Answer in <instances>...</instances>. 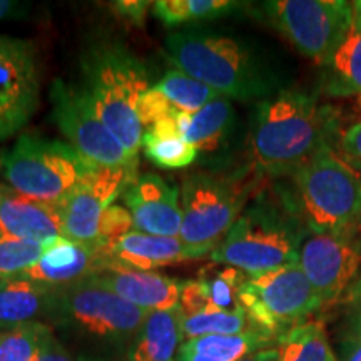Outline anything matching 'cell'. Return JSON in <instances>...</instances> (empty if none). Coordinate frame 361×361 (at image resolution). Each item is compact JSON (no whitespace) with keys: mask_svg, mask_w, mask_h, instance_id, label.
<instances>
[{"mask_svg":"<svg viewBox=\"0 0 361 361\" xmlns=\"http://www.w3.org/2000/svg\"><path fill=\"white\" fill-rule=\"evenodd\" d=\"M335 109L305 90L281 89L256 107L250 130L251 169L293 176L319 149L333 146Z\"/></svg>","mask_w":361,"mask_h":361,"instance_id":"obj_1","label":"cell"},{"mask_svg":"<svg viewBox=\"0 0 361 361\" xmlns=\"http://www.w3.org/2000/svg\"><path fill=\"white\" fill-rule=\"evenodd\" d=\"M146 316L90 276L56 291L49 323L80 361H124Z\"/></svg>","mask_w":361,"mask_h":361,"instance_id":"obj_2","label":"cell"},{"mask_svg":"<svg viewBox=\"0 0 361 361\" xmlns=\"http://www.w3.org/2000/svg\"><path fill=\"white\" fill-rule=\"evenodd\" d=\"M164 51L176 69L228 99L264 101L281 90L264 57L234 35L191 27L169 34Z\"/></svg>","mask_w":361,"mask_h":361,"instance_id":"obj_3","label":"cell"},{"mask_svg":"<svg viewBox=\"0 0 361 361\" xmlns=\"http://www.w3.org/2000/svg\"><path fill=\"white\" fill-rule=\"evenodd\" d=\"M306 231L296 204L279 194L264 192L245 207L211 258L256 276L298 263Z\"/></svg>","mask_w":361,"mask_h":361,"instance_id":"obj_4","label":"cell"},{"mask_svg":"<svg viewBox=\"0 0 361 361\" xmlns=\"http://www.w3.org/2000/svg\"><path fill=\"white\" fill-rule=\"evenodd\" d=\"M84 90L97 116L130 156L137 159L142 146V124L137 107L149 89L146 67L119 42L90 45L80 61Z\"/></svg>","mask_w":361,"mask_h":361,"instance_id":"obj_5","label":"cell"},{"mask_svg":"<svg viewBox=\"0 0 361 361\" xmlns=\"http://www.w3.org/2000/svg\"><path fill=\"white\" fill-rule=\"evenodd\" d=\"M296 209L313 234L361 236V173L333 146L319 149L293 174Z\"/></svg>","mask_w":361,"mask_h":361,"instance_id":"obj_6","label":"cell"},{"mask_svg":"<svg viewBox=\"0 0 361 361\" xmlns=\"http://www.w3.org/2000/svg\"><path fill=\"white\" fill-rule=\"evenodd\" d=\"M251 171H197L184 179L180 188L183 224L179 238L201 256L218 247L245 211L256 184Z\"/></svg>","mask_w":361,"mask_h":361,"instance_id":"obj_7","label":"cell"},{"mask_svg":"<svg viewBox=\"0 0 361 361\" xmlns=\"http://www.w3.org/2000/svg\"><path fill=\"white\" fill-rule=\"evenodd\" d=\"M71 144L22 134L0 156V178L12 191L44 202H59L92 173Z\"/></svg>","mask_w":361,"mask_h":361,"instance_id":"obj_8","label":"cell"},{"mask_svg":"<svg viewBox=\"0 0 361 361\" xmlns=\"http://www.w3.org/2000/svg\"><path fill=\"white\" fill-rule=\"evenodd\" d=\"M239 301L255 326L276 340L323 308L298 263L247 276L239 290Z\"/></svg>","mask_w":361,"mask_h":361,"instance_id":"obj_9","label":"cell"},{"mask_svg":"<svg viewBox=\"0 0 361 361\" xmlns=\"http://www.w3.org/2000/svg\"><path fill=\"white\" fill-rule=\"evenodd\" d=\"M261 12L301 56L324 67L348 34L353 7L345 0H269Z\"/></svg>","mask_w":361,"mask_h":361,"instance_id":"obj_10","label":"cell"},{"mask_svg":"<svg viewBox=\"0 0 361 361\" xmlns=\"http://www.w3.org/2000/svg\"><path fill=\"white\" fill-rule=\"evenodd\" d=\"M49 96L57 128L89 164L94 168L126 169L134 176L137 159L102 123L84 89L56 79Z\"/></svg>","mask_w":361,"mask_h":361,"instance_id":"obj_11","label":"cell"},{"mask_svg":"<svg viewBox=\"0 0 361 361\" xmlns=\"http://www.w3.org/2000/svg\"><path fill=\"white\" fill-rule=\"evenodd\" d=\"M40 102V64L32 40L0 34V141L32 119Z\"/></svg>","mask_w":361,"mask_h":361,"instance_id":"obj_12","label":"cell"},{"mask_svg":"<svg viewBox=\"0 0 361 361\" xmlns=\"http://www.w3.org/2000/svg\"><path fill=\"white\" fill-rule=\"evenodd\" d=\"M298 264L323 308L335 305L361 273V236L313 234L305 239Z\"/></svg>","mask_w":361,"mask_h":361,"instance_id":"obj_13","label":"cell"},{"mask_svg":"<svg viewBox=\"0 0 361 361\" xmlns=\"http://www.w3.org/2000/svg\"><path fill=\"white\" fill-rule=\"evenodd\" d=\"M134 180L126 169L97 168L67 196L56 202L62 221V238L78 243L101 241L102 216L112 201Z\"/></svg>","mask_w":361,"mask_h":361,"instance_id":"obj_14","label":"cell"},{"mask_svg":"<svg viewBox=\"0 0 361 361\" xmlns=\"http://www.w3.org/2000/svg\"><path fill=\"white\" fill-rule=\"evenodd\" d=\"M107 241L78 243L57 238L45 245L42 256L22 276L42 283L45 286L61 288L84 281L111 268Z\"/></svg>","mask_w":361,"mask_h":361,"instance_id":"obj_15","label":"cell"},{"mask_svg":"<svg viewBox=\"0 0 361 361\" xmlns=\"http://www.w3.org/2000/svg\"><path fill=\"white\" fill-rule=\"evenodd\" d=\"M123 194L135 231L152 236L179 238L183 211L178 189L166 183L161 176L152 173L139 176Z\"/></svg>","mask_w":361,"mask_h":361,"instance_id":"obj_16","label":"cell"},{"mask_svg":"<svg viewBox=\"0 0 361 361\" xmlns=\"http://www.w3.org/2000/svg\"><path fill=\"white\" fill-rule=\"evenodd\" d=\"M106 246L111 268L152 271L161 266L201 258V252L189 247L180 238L152 236L139 231H130L121 238L111 239Z\"/></svg>","mask_w":361,"mask_h":361,"instance_id":"obj_17","label":"cell"},{"mask_svg":"<svg viewBox=\"0 0 361 361\" xmlns=\"http://www.w3.org/2000/svg\"><path fill=\"white\" fill-rule=\"evenodd\" d=\"M92 278L107 290L123 298L124 301L146 313L173 310L179 306L183 281L154 273V271L109 268Z\"/></svg>","mask_w":361,"mask_h":361,"instance_id":"obj_18","label":"cell"},{"mask_svg":"<svg viewBox=\"0 0 361 361\" xmlns=\"http://www.w3.org/2000/svg\"><path fill=\"white\" fill-rule=\"evenodd\" d=\"M0 233L49 245L62 238L57 204L30 200L0 184Z\"/></svg>","mask_w":361,"mask_h":361,"instance_id":"obj_19","label":"cell"},{"mask_svg":"<svg viewBox=\"0 0 361 361\" xmlns=\"http://www.w3.org/2000/svg\"><path fill=\"white\" fill-rule=\"evenodd\" d=\"M246 278L247 274L233 266H206L200 273V278L180 284V313L192 314L204 310L234 311L243 308L239 290Z\"/></svg>","mask_w":361,"mask_h":361,"instance_id":"obj_20","label":"cell"},{"mask_svg":"<svg viewBox=\"0 0 361 361\" xmlns=\"http://www.w3.org/2000/svg\"><path fill=\"white\" fill-rule=\"evenodd\" d=\"M351 7L348 34L324 66L323 90L328 97L355 101L361 107V0Z\"/></svg>","mask_w":361,"mask_h":361,"instance_id":"obj_21","label":"cell"},{"mask_svg":"<svg viewBox=\"0 0 361 361\" xmlns=\"http://www.w3.org/2000/svg\"><path fill=\"white\" fill-rule=\"evenodd\" d=\"M56 288L25 276L0 279V329L51 318Z\"/></svg>","mask_w":361,"mask_h":361,"instance_id":"obj_22","label":"cell"},{"mask_svg":"<svg viewBox=\"0 0 361 361\" xmlns=\"http://www.w3.org/2000/svg\"><path fill=\"white\" fill-rule=\"evenodd\" d=\"M184 343L180 308L151 311L128 353L129 361H176Z\"/></svg>","mask_w":361,"mask_h":361,"instance_id":"obj_23","label":"cell"},{"mask_svg":"<svg viewBox=\"0 0 361 361\" xmlns=\"http://www.w3.org/2000/svg\"><path fill=\"white\" fill-rule=\"evenodd\" d=\"M180 135L197 149V152H216L223 147L234 126V107L228 97L221 96L202 107L201 111L188 114L178 112L174 117Z\"/></svg>","mask_w":361,"mask_h":361,"instance_id":"obj_24","label":"cell"},{"mask_svg":"<svg viewBox=\"0 0 361 361\" xmlns=\"http://www.w3.org/2000/svg\"><path fill=\"white\" fill-rule=\"evenodd\" d=\"M278 340L256 328L238 335H207L180 345L176 361H239L256 351L271 348Z\"/></svg>","mask_w":361,"mask_h":361,"instance_id":"obj_25","label":"cell"},{"mask_svg":"<svg viewBox=\"0 0 361 361\" xmlns=\"http://www.w3.org/2000/svg\"><path fill=\"white\" fill-rule=\"evenodd\" d=\"M278 361H338L323 322L310 319L276 341Z\"/></svg>","mask_w":361,"mask_h":361,"instance_id":"obj_26","label":"cell"},{"mask_svg":"<svg viewBox=\"0 0 361 361\" xmlns=\"http://www.w3.org/2000/svg\"><path fill=\"white\" fill-rule=\"evenodd\" d=\"M239 7L241 4L233 0H157L152 4V13L166 27H178L219 19Z\"/></svg>","mask_w":361,"mask_h":361,"instance_id":"obj_27","label":"cell"},{"mask_svg":"<svg viewBox=\"0 0 361 361\" xmlns=\"http://www.w3.org/2000/svg\"><path fill=\"white\" fill-rule=\"evenodd\" d=\"M180 323L186 340L207 335H238L256 329L245 308L234 311L204 310L192 314L180 313Z\"/></svg>","mask_w":361,"mask_h":361,"instance_id":"obj_28","label":"cell"},{"mask_svg":"<svg viewBox=\"0 0 361 361\" xmlns=\"http://www.w3.org/2000/svg\"><path fill=\"white\" fill-rule=\"evenodd\" d=\"M154 87L168 97V101L173 104L176 109L188 112V114L201 111L202 107L213 102L214 99L221 97V94L216 92V90L207 87L200 80L189 78L188 74L178 69L166 72L164 78Z\"/></svg>","mask_w":361,"mask_h":361,"instance_id":"obj_29","label":"cell"},{"mask_svg":"<svg viewBox=\"0 0 361 361\" xmlns=\"http://www.w3.org/2000/svg\"><path fill=\"white\" fill-rule=\"evenodd\" d=\"M142 147L147 159L162 169L188 168L200 156L197 149L183 135H154L146 133L142 137Z\"/></svg>","mask_w":361,"mask_h":361,"instance_id":"obj_30","label":"cell"},{"mask_svg":"<svg viewBox=\"0 0 361 361\" xmlns=\"http://www.w3.org/2000/svg\"><path fill=\"white\" fill-rule=\"evenodd\" d=\"M49 329L40 322L0 329V361H34Z\"/></svg>","mask_w":361,"mask_h":361,"instance_id":"obj_31","label":"cell"},{"mask_svg":"<svg viewBox=\"0 0 361 361\" xmlns=\"http://www.w3.org/2000/svg\"><path fill=\"white\" fill-rule=\"evenodd\" d=\"M44 245L0 233V279L16 278L37 263Z\"/></svg>","mask_w":361,"mask_h":361,"instance_id":"obj_32","label":"cell"},{"mask_svg":"<svg viewBox=\"0 0 361 361\" xmlns=\"http://www.w3.org/2000/svg\"><path fill=\"white\" fill-rule=\"evenodd\" d=\"M178 111L168 101V97L157 90L154 85L149 87L144 96L139 101V107H137V114H139V121H141L142 128H149L151 129L152 126L161 123L164 119H173L178 114Z\"/></svg>","mask_w":361,"mask_h":361,"instance_id":"obj_33","label":"cell"},{"mask_svg":"<svg viewBox=\"0 0 361 361\" xmlns=\"http://www.w3.org/2000/svg\"><path fill=\"white\" fill-rule=\"evenodd\" d=\"M133 228L134 221L129 211L124 209L123 206L112 204L102 216L99 238L104 239V241H111V239L121 238L124 236V234L130 233Z\"/></svg>","mask_w":361,"mask_h":361,"instance_id":"obj_34","label":"cell"},{"mask_svg":"<svg viewBox=\"0 0 361 361\" xmlns=\"http://www.w3.org/2000/svg\"><path fill=\"white\" fill-rule=\"evenodd\" d=\"M336 152L361 173V119L340 134Z\"/></svg>","mask_w":361,"mask_h":361,"instance_id":"obj_35","label":"cell"},{"mask_svg":"<svg viewBox=\"0 0 361 361\" xmlns=\"http://www.w3.org/2000/svg\"><path fill=\"white\" fill-rule=\"evenodd\" d=\"M338 346V361H361V323L346 319Z\"/></svg>","mask_w":361,"mask_h":361,"instance_id":"obj_36","label":"cell"},{"mask_svg":"<svg viewBox=\"0 0 361 361\" xmlns=\"http://www.w3.org/2000/svg\"><path fill=\"white\" fill-rule=\"evenodd\" d=\"M34 361H80L78 356L71 353V350L59 340L52 326L47 331V335L44 336L42 345H40V350L37 356H35Z\"/></svg>","mask_w":361,"mask_h":361,"instance_id":"obj_37","label":"cell"},{"mask_svg":"<svg viewBox=\"0 0 361 361\" xmlns=\"http://www.w3.org/2000/svg\"><path fill=\"white\" fill-rule=\"evenodd\" d=\"M154 2H142V0H121V2H112V12L119 17L121 20L128 22L130 25H142L146 20L147 11L152 8Z\"/></svg>","mask_w":361,"mask_h":361,"instance_id":"obj_38","label":"cell"},{"mask_svg":"<svg viewBox=\"0 0 361 361\" xmlns=\"http://www.w3.org/2000/svg\"><path fill=\"white\" fill-rule=\"evenodd\" d=\"M343 300H345L346 306V319L361 323V273L355 279V283L351 284L350 290L346 291Z\"/></svg>","mask_w":361,"mask_h":361,"instance_id":"obj_39","label":"cell"},{"mask_svg":"<svg viewBox=\"0 0 361 361\" xmlns=\"http://www.w3.org/2000/svg\"><path fill=\"white\" fill-rule=\"evenodd\" d=\"M30 6L24 2H13V0H0V20L24 19L29 13Z\"/></svg>","mask_w":361,"mask_h":361,"instance_id":"obj_40","label":"cell"},{"mask_svg":"<svg viewBox=\"0 0 361 361\" xmlns=\"http://www.w3.org/2000/svg\"><path fill=\"white\" fill-rule=\"evenodd\" d=\"M239 361H278V351L276 346H271V348H264L256 351V353H251L241 358Z\"/></svg>","mask_w":361,"mask_h":361,"instance_id":"obj_41","label":"cell"},{"mask_svg":"<svg viewBox=\"0 0 361 361\" xmlns=\"http://www.w3.org/2000/svg\"><path fill=\"white\" fill-rule=\"evenodd\" d=\"M124 361H129V360H124Z\"/></svg>","mask_w":361,"mask_h":361,"instance_id":"obj_42","label":"cell"}]
</instances>
